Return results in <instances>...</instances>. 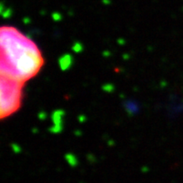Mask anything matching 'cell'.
Listing matches in <instances>:
<instances>
[{
	"label": "cell",
	"instance_id": "cell-1",
	"mask_svg": "<svg viewBox=\"0 0 183 183\" xmlns=\"http://www.w3.org/2000/svg\"><path fill=\"white\" fill-rule=\"evenodd\" d=\"M1 74L23 82L35 76L43 65L37 44L15 26H3L0 30Z\"/></svg>",
	"mask_w": 183,
	"mask_h": 183
},
{
	"label": "cell",
	"instance_id": "cell-2",
	"mask_svg": "<svg viewBox=\"0 0 183 183\" xmlns=\"http://www.w3.org/2000/svg\"><path fill=\"white\" fill-rule=\"evenodd\" d=\"M25 82L14 77L1 74V118L3 119L19 109L21 92Z\"/></svg>",
	"mask_w": 183,
	"mask_h": 183
}]
</instances>
